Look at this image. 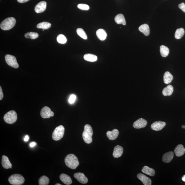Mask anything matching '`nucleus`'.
Here are the masks:
<instances>
[{"instance_id":"obj_1","label":"nucleus","mask_w":185,"mask_h":185,"mask_svg":"<svg viewBox=\"0 0 185 185\" xmlns=\"http://www.w3.org/2000/svg\"><path fill=\"white\" fill-rule=\"evenodd\" d=\"M65 162L66 165L72 169H75L79 164L77 156L73 154H69L66 156Z\"/></svg>"},{"instance_id":"obj_2","label":"nucleus","mask_w":185,"mask_h":185,"mask_svg":"<svg viewBox=\"0 0 185 185\" xmlns=\"http://www.w3.org/2000/svg\"><path fill=\"white\" fill-rule=\"evenodd\" d=\"M92 134L93 131L91 126L89 125H86L82 134V137L85 143L89 144L92 142Z\"/></svg>"},{"instance_id":"obj_3","label":"nucleus","mask_w":185,"mask_h":185,"mask_svg":"<svg viewBox=\"0 0 185 185\" xmlns=\"http://www.w3.org/2000/svg\"><path fill=\"white\" fill-rule=\"evenodd\" d=\"M16 20L13 17H9L6 18L2 21L0 25L1 28L4 30L11 29L15 25Z\"/></svg>"},{"instance_id":"obj_4","label":"nucleus","mask_w":185,"mask_h":185,"mask_svg":"<svg viewBox=\"0 0 185 185\" xmlns=\"http://www.w3.org/2000/svg\"><path fill=\"white\" fill-rule=\"evenodd\" d=\"M8 181L10 184L13 185H21L23 184L25 179L23 176L20 174H14L10 176Z\"/></svg>"},{"instance_id":"obj_5","label":"nucleus","mask_w":185,"mask_h":185,"mask_svg":"<svg viewBox=\"0 0 185 185\" xmlns=\"http://www.w3.org/2000/svg\"><path fill=\"white\" fill-rule=\"evenodd\" d=\"M65 127L63 125H60L57 127L53 131L52 137L55 141H59L63 137L65 133Z\"/></svg>"},{"instance_id":"obj_6","label":"nucleus","mask_w":185,"mask_h":185,"mask_svg":"<svg viewBox=\"0 0 185 185\" xmlns=\"http://www.w3.org/2000/svg\"><path fill=\"white\" fill-rule=\"evenodd\" d=\"M4 119L5 122L8 124H13L17 120V114L15 111H10L4 115Z\"/></svg>"},{"instance_id":"obj_7","label":"nucleus","mask_w":185,"mask_h":185,"mask_svg":"<svg viewBox=\"0 0 185 185\" xmlns=\"http://www.w3.org/2000/svg\"><path fill=\"white\" fill-rule=\"evenodd\" d=\"M5 60L6 63L8 65L14 68H18L19 67L16 58L10 55L7 54L5 56Z\"/></svg>"},{"instance_id":"obj_8","label":"nucleus","mask_w":185,"mask_h":185,"mask_svg":"<svg viewBox=\"0 0 185 185\" xmlns=\"http://www.w3.org/2000/svg\"><path fill=\"white\" fill-rule=\"evenodd\" d=\"M40 114L42 118L44 119L48 118L54 116V113L51 111L48 107L45 106L41 110Z\"/></svg>"},{"instance_id":"obj_9","label":"nucleus","mask_w":185,"mask_h":185,"mask_svg":"<svg viewBox=\"0 0 185 185\" xmlns=\"http://www.w3.org/2000/svg\"><path fill=\"white\" fill-rule=\"evenodd\" d=\"M166 123L163 121H157L153 122L151 125V128L153 130L159 131L164 128Z\"/></svg>"},{"instance_id":"obj_10","label":"nucleus","mask_w":185,"mask_h":185,"mask_svg":"<svg viewBox=\"0 0 185 185\" xmlns=\"http://www.w3.org/2000/svg\"><path fill=\"white\" fill-rule=\"evenodd\" d=\"M147 124V121L143 118H139L133 124V127L135 129H139L145 127Z\"/></svg>"},{"instance_id":"obj_11","label":"nucleus","mask_w":185,"mask_h":185,"mask_svg":"<svg viewBox=\"0 0 185 185\" xmlns=\"http://www.w3.org/2000/svg\"><path fill=\"white\" fill-rule=\"evenodd\" d=\"M74 176L78 181L82 184H86L88 181V178L82 173H75L74 174Z\"/></svg>"},{"instance_id":"obj_12","label":"nucleus","mask_w":185,"mask_h":185,"mask_svg":"<svg viewBox=\"0 0 185 185\" xmlns=\"http://www.w3.org/2000/svg\"><path fill=\"white\" fill-rule=\"evenodd\" d=\"M46 2L42 1L37 4L35 7V11L37 13H40L45 11L46 8Z\"/></svg>"},{"instance_id":"obj_13","label":"nucleus","mask_w":185,"mask_h":185,"mask_svg":"<svg viewBox=\"0 0 185 185\" xmlns=\"http://www.w3.org/2000/svg\"><path fill=\"white\" fill-rule=\"evenodd\" d=\"M137 177L144 185H151L152 181L151 179L143 174L139 173L137 175Z\"/></svg>"},{"instance_id":"obj_14","label":"nucleus","mask_w":185,"mask_h":185,"mask_svg":"<svg viewBox=\"0 0 185 185\" xmlns=\"http://www.w3.org/2000/svg\"><path fill=\"white\" fill-rule=\"evenodd\" d=\"M123 148L121 146L117 145L114 148L113 156L115 158H118L122 156L123 153Z\"/></svg>"},{"instance_id":"obj_15","label":"nucleus","mask_w":185,"mask_h":185,"mask_svg":"<svg viewBox=\"0 0 185 185\" xmlns=\"http://www.w3.org/2000/svg\"><path fill=\"white\" fill-rule=\"evenodd\" d=\"M1 164L2 166L5 169L12 168V165L10 162L9 158L5 155H3L2 157Z\"/></svg>"},{"instance_id":"obj_16","label":"nucleus","mask_w":185,"mask_h":185,"mask_svg":"<svg viewBox=\"0 0 185 185\" xmlns=\"http://www.w3.org/2000/svg\"><path fill=\"white\" fill-rule=\"evenodd\" d=\"M119 132L118 130L115 129L112 131L107 132L106 135L108 138L111 140H114L118 136Z\"/></svg>"},{"instance_id":"obj_17","label":"nucleus","mask_w":185,"mask_h":185,"mask_svg":"<svg viewBox=\"0 0 185 185\" xmlns=\"http://www.w3.org/2000/svg\"><path fill=\"white\" fill-rule=\"evenodd\" d=\"M174 152L177 157H180L184 155L185 152V149L182 144L177 146L174 149Z\"/></svg>"},{"instance_id":"obj_18","label":"nucleus","mask_w":185,"mask_h":185,"mask_svg":"<svg viewBox=\"0 0 185 185\" xmlns=\"http://www.w3.org/2000/svg\"><path fill=\"white\" fill-rule=\"evenodd\" d=\"M174 157L173 152L170 151L164 154L162 157V161L165 163H169L171 161Z\"/></svg>"},{"instance_id":"obj_19","label":"nucleus","mask_w":185,"mask_h":185,"mask_svg":"<svg viewBox=\"0 0 185 185\" xmlns=\"http://www.w3.org/2000/svg\"><path fill=\"white\" fill-rule=\"evenodd\" d=\"M60 179L63 184L69 185L72 184V180L70 177L65 174H62L60 176Z\"/></svg>"},{"instance_id":"obj_20","label":"nucleus","mask_w":185,"mask_h":185,"mask_svg":"<svg viewBox=\"0 0 185 185\" xmlns=\"http://www.w3.org/2000/svg\"><path fill=\"white\" fill-rule=\"evenodd\" d=\"M139 30L141 32L143 33L145 36H149L150 33V29L148 24H144L142 25L139 27Z\"/></svg>"},{"instance_id":"obj_21","label":"nucleus","mask_w":185,"mask_h":185,"mask_svg":"<svg viewBox=\"0 0 185 185\" xmlns=\"http://www.w3.org/2000/svg\"><path fill=\"white\" fill-rule=\"evenodd\" d=\"M96 34L98 38L101 41H104L106 38L107 33L102 29H99L97 31Z\"/></svg>"},{"instance_id":"obj_22","label":"nucleus","mask_w":185,"mask_h":185,"mask_svg":"<svg viewBox=\"0 0 185 185\" xmlns=\"http://www.w3.org/2000/svg\"><path fill=\"white\" fill-rule=\"evenodd\" d=\"M115 20L117 24H122L124 26L126 24L124 16L122 14H118L115 16Z\"/></svg>"},{"instance_id":"obj_23","label":"nucleus","mask_w":185,"mask_h":185,"mask_svg":"<svg viewBox=\"0 0 185 185\" xmlns=\"http://www.w3.org/2000/svg\"><path fill=\"white\" fill-rule=\"evenodd\" d=\"M142 171L144 174L151 176H154L155 175V171L153 169L149 168L147 166H144L142 170Z\"/></svg>"},{"instance_id":"obj_24","label":"nucleus","mask_w":185,"mask_h":185,"mask_svg":"<svg viewBox=\"0 0 185 185\" xmlns=\"http://www.w3.org/2000/svg\"><path fill=\"white\" fill-rule=\"evenodd\" d=\"M174 92V88L171 85H169L162 90V94L164 96H170Z\"/></svg>"},{"instance_id":"obj_25","label":"nucleus","mask_w":185,"mask_h":185,"mask_svg":"<svg viewBox=\"0 0 185 185\" xmlns=\"http://www.w3.org/2000/svg\"><path fill=\"white\" fill-rule=\"evenodd\" d=\"M173 79V76L169 72L166 71L164 73V83L169 84L171 83Z\"/></svg>"},{"instance_id":"obj_26","label":"nucleus","mask_w":185,"mask_h":185,"mask_svg":"<svg viewBox=\"0 0 185 185\" xmlns=\"http://www.w3.org/2000/svg\"><path fill=\"white\" fill-rule=\"evenodd\" d=\"M160 53L162 56L163 57H167L169 54V49L168 47L164 46V45H162L160 46Z\"/></svg>"},{"instance_id":"obj_27","label":"nucleus","mask_w":185,"mask_h":185,"mask_svg":"<svg viewBox=\"0 0 185 185\" xmlns=\"http://www.w3.org/2000/svg\"><path fill=\"white\" fill-rule=\"evenodd\" d=\"M84 58L87 61L95 62L97 60V57L95 55L88 53L84 55Z\"/></svg>"},{"instance_id":"obj_28","label":"nucleus","mask_w":185,"mask_h":185,"mask_svg":"<svg viewBox=\"0 0 185 185\" xmlns=\"http://www.w3.org/2000/svg\"><path fill=\"white\" fill-rule=\"evenodd\" d=\"M184 30L183 28H178L175 33V38L176 39H180L184 36Z\"/></svg>"},{"instance_id":"obj_29","label":"nucleus","mask_w":185,"mask_h":185,"mask_svg":"<svg viewBox=\"0 0 185 185\" xmlns=\"http://www.w3.org/2000/svg\"><path fill=\"white\" fill-rule=\"evenodd\" d=\"M49 182V179L46 176H43L39 179L38 183L40 185H48Z\"/></svg>"},{"instance_id":"obj_30","label":"nucleus","mask_w":185,"mask_h":185,"mask_svg":"<svg viewBox=\"0 0 185 185\" xmlns=\"http://www.w3.org/2000/svg\"><path fill=\"white\" fill-rule=\"evenodd\" d=\"M51 24L48 22H43L40 23L37 25V28H38L47 29L51 27Z\"/></svg>"},{"instance_id":"obj_31","label":"nucleus","mask_w":185,"mask_h":185,"mask_svg":"<svg viewBox=\"0 0 185 185\" xmlns=\"http://www.w3.org/2000/svg\"><path fill=\"white\" fill-rule=\"evenodd\" d=\"M38 33L33 32H28L24 35V36L26 38L32 39L38 38Z\"/></svg>"},{"instance_id":"obj_32","label":"nucleus","mask_w":185,"mask_h":185,"mask_svg":"<svg viewBox=\"0 0 185 185\" xmlns=\"http://www.w3.org/2000/svg\"><path fill=\"white\" fill-rule=\"evenodd\" d=\"M77 34L84 40L87 39L88 37L86 33L81 28H78L77 30Z\"/></svg>"},{"instance_id":"obj_33","label":"nucleus","mask_w":185,"mask_h":185,"mask_svg":"<svg viewBox=\"0 0 185 185\" xmlns=\"http://www.w3.org/2000/svg\"><path fill=\"white\" fill-rule=\"evenodd\" d=\"M58 42L61 44H64L67 42V39L66 37L63 34H60L57 38Z\"/></svg>"},{"instance_id":"obj_34","label":"nucleus","mask_w":185,"mask_h":185,"mask_svg":"<svg viewBox=\"0 0 185 185\" xmlns=\"http://www.w3.org/2000/svg\"><path fill=\"white\" fill-rule=\"evenodd\" d=\"M78 7L82 10H88L90 9L89 6L86 4H79L78 5Z\"/></svg>"},{"instance_id":"obj_35","label":"nucleus","mask_w":185,"mask_h":185,"mask_svg":"<svg viewBox=\"0 0 185 185\" xmlns=\"http://www.w3.org/2000/svg\"><path fill=\"white\" fill-rule=\"evenodd\" d=\"M76 99V96L75 95L72 94L70 96L69 99V102L70 104H72L75 102Z\"/></svg>"},{"instance_id":"obj_36","label":"nucleus","mask_w":185,"mask_h":185,"mask_svg":"<svg viewBox=\"0 0 185 185\" xmlns=\"http://www.w3.org/2000/svg\"><path fill=\"white\" fill-rule=\"evenodd\" d=\"M179 7L185 13V4L184 3L179 4Z\"/></svg>"},{"instance_id":"obj_37","label":"nucleus","mask_w":185,"mask_h":185,"mask_svg":"<svg viewBox=\"0 0 185 185\" xmlns=\"http://www.w3.org/2000/svg\"><path fill=\"white\" fill-rule=\"evenodd\" d=\"M4 97V94L3 93V90H2L1 86H0V100H1L3 99Z\"/></svg>"},{"instance_id":"obj_38","label":"nucleus","mask_w":185,"mask_h":185,"mask_svg":"<svg viewBox=\"0 0 185 185\" xmlns=\"http://www.w3.org/2000/svg\"><path fill=\"white\" fill-rule=\"evenodd\" d=\"M30 1V0H17L18 1L19 3H24L28 1Z\"/></svg>"},{"instance_id":"obj_39","label":"nucleus","mask_w":185,"mask_h":185,"mask_svg":"<svg viewBox=\"0 0 185 185\" xmlns=\"http://www.w3.org/2000/svg\"><path fill=\"white\" fill-rule=\"evenodd\" d=\"M36 143L34 142H31L30 144V146L31 147H34L35 146H36Z\"/></svg>"},{"instance_id":"obj_40","label":"nucleus","mask_w":185,"mask_h":185,"mask_svg":"<svg viewBox=\"0 0 185 185\" xmlns=\"http://www.w3.org/2000/svg\"><path fill=\"white\" fill-rule=\"evenodd\" d=\"M29 139V137L28 135L26 136L24 138V141L25 142H27Z\"/></svg>"},{"instance_id":"obj_41","label":"nucleus","mask_w":185,"mask_h":185,"mask_svg":"<svg viewBox=\"0 0 185 185\" xmlns=\"http://www.w3.org/2000/svg\"><path fill=\"white\" fill-rule=\"evenodd\" d=\"M182 180L183 181H184V182H185V175H184L182 176Z\"/></svg>"},{"instance_id":"obj_42","label":"nucleus","mask_w":185,"mask_h":185,"mask_svg":"<svg viewBox=\"0 0 185 185\" xmlns=\"http://www.w3.org/2000/svg\"><path fill=\"white\" fill-rule=\"evenodd\" d=\"M182 127L183 129H185V125H182Z\"/></svg>"},{"instance_id":"obj_43","label":"nucleus","mask_w":185,"mask_h":185,"mask_svg":"<svg viewBox=\"0 0 185 185\" xmlns=\"http://www.w3.org/2000/svg\"><path fill=\"white\" fill-rule=\"evenodd\" d=\"M55 185H61V184H56Z\"/></svg>"}]
</instances>
